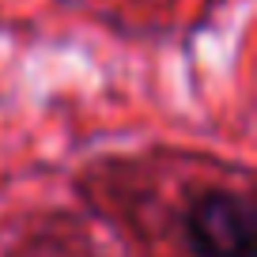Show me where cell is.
<instances>
[{"instance_id": "6da1fadb", "label": "cell", "mask_w": 257, "mask_h": 257, "mask_svg": "<svg viewBox=\"0 0 257 257\" xmlns=\"http://www.w3.org/2000/svg\"><path fill=\"white\" fill-rule=\"evenodd\" d=\"M185 234L197 257H253L257 227L253 208L238 193H204L185 216Z\"/></svg>"}]
</instances>
